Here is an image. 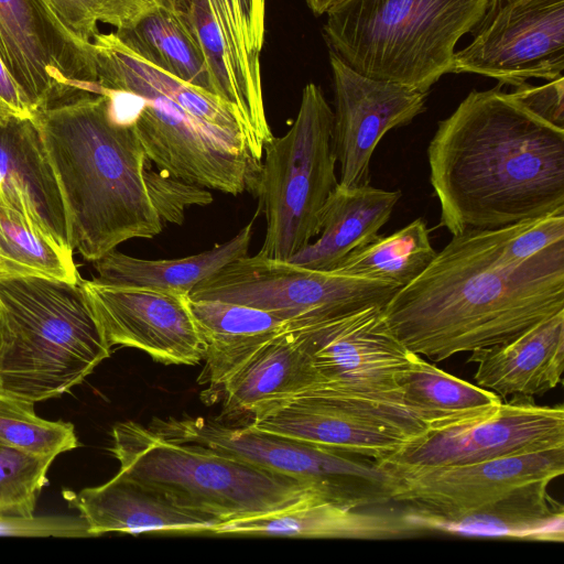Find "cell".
Instances as JSON below:
<instances>
[{"instance_id":"cell-2","label":"cell","mask_w":564,"mask_h":564,"mask_svg":"<svg viewBox=\"0 0 564 564\" xmlns=\"http://www.w3.org/2000/svg\"><path fill=\"white\" fill-rule=\"evenodd\" d=\"M564 311V240L517 267L501 264L487 230L453 236L382 307L410 351L438 362L506 344Z\"/></svg>"},{"instance_id":"cell-11","label":"cell","mask_w":564,"mask_h":564,"mask_svg":"<svg viewBox=\"0 0 564 564\" xmlns=\"http://www.w3.org/2000/svg\"><path fill=\"white\" fill-rule=\"evenodd\" d=\"M399 289L389 282L308 269L257 253L226 264L188 296L264 310L296 329L369 306L383 307Z\"/></svg>"},{"instance_id":"cell-32","label":"cell","mask_w":564,"mask_h":564,"mask_svg":"<svg viewBox=\"0 0 564 564\" xmlns=\"http://www.w3.org/2000/svg\"><path fill=\"white\" fill-rule=\"evenodd\" d=\"M436 254L425 220L417 218L390 236L378 235L346 256L332 271L389 282L401 289L416 279Z\"/></svg>"},{"instance_id":"cell-26","label":"cell","mask_w":564,"mask_h":564,"mask_svg":"<svg viewBox=\"0 0 564 564\" xmlns=\"http://www.w3.org/2000/svg\"><path fill=\"white\" fill-rule=\"evenodd\" d=\"M191 310L204 347L199 382L210 392L247 362L261 347L291 329L280 316L243 304L218 300L193 301Z\"/></svg>"},{"instance_id":"cell-3","label":"cell","mask_w":564,"mask_h":564,"mask_svg":"<svg viewBox=\"0 0 564 564\" xmlns=\"http://www.w3.org/2000/svg\"><path fill=\"white\" fill-rule=\"evenodd\" d=\"M33 121L62 193L73 250L94 262L127 240L162 231L144 181L150 160L108 91L51 104Z\"/></svg>"},{"instance_id":"cell-5","label":"cell","mask_w":564,"mask_h":564,"mask_svg":"<svg viewBox=\"0 0 564 564\" xmlns=\"http://www.w3.org/2000/svg\"><path fill=\"white\" fill-rule=\"evenodd\" d=\"M110 348L80 281L0 279V391L33 403L59 397Z\"/></svg>"},{"instance_id":"cell-10","label":"cell","mask_w":564,"mask_h":564,"mask_svg":"<svg viewBox=\"0 0 564 564\" xmlns=\"http://www.w3.org/2000/svg\"><path fill=\"white\" fill-rule=\"evenodd\" d=\"M162 436L193 444L295 478L326 501L362 508L393 501L397 478L377 460L347 454L253 426L231 427L203 417H155Z\"/></svg>"},{"instance_id":"cell-20","label":"cell","mask_w":564,"mask_h":564,"mask_svg":"<svg viewBox=\"0 0 564 564\" xmlns=\"http://www.w3.org/2000/svg\"><path fill=\"white\" fill-rule=\"evenodd\" d=\"M68 501L79 511L90 536L109 532L209 534L221 523L214 516L177 506L120 471L100 486L69 492Z\"/></svg>"},{"instance_id":"cell-39","label":"cell","mask_w":564,"mask_h":564,"mask_svg":"<svg viewBox=\"0 0 564 564\" xmlns=\"http://www.w3.org/2000/svg\"><path fill=\"white\" fill-rule=\"evenodd\" d=\"M36 109L0 59V123L33 119Z\"/></svg>"},{"instance_id":"cell-40","label":"cell","mask_w":564,"mask_h":564,"mask_svg":"<svg viewBox=\"0 0 564 564\" xmlns=\"http://www.w3.org/2000/svg\"><path fill=\"white\" fill-rule=\"evenodd\" d=\"M166 1H175V0H166Z\"/></svg>"},{"instance_id":"cell-23","label":"cell","mask_w":564,"mask_h":564,"mask_svg":"<svg viewBox=\"0 0 564 564\" xmlns=\"http://www.w3.org/2000/svg\"><path fill=\"white\" fill-rule=\"evenodd\" d=\"M477 386L508 395H542L562 382L564 311L535 324L514 339L471 351Z\"/></svg>"},{"instance_id":"cell-8","label":"cell","mask_w":564,"mask_h":564,"mask_svg":"<svg viewBox=\"0 0 564 564\" xmlns=\"http://www.w3.org/2000/svg\"><path fill=\"white\" fill-rule=\"evenodd\" d=\"M294 330L307 354L313 381L303 395L372 417L411 438L427 430L405 405L398 386L412 351L390 332L381 306Z\"/></svg>"},{"instance_id":"cell-12","label":"cell","mask_w":564,"mask_h":564,"mask_svg":"<svg viewBox=\"0 0 564 564\" xmlns=\"http://www.w3.org/2000/svg\"><path fill=\"white\" fill-rule=\"evenodd\" d=\"M0 59L36 111L101 93L91 42L74 35L47 0H0Z\"/></svg>"},{"instance_id":"cell-7","label":"cell","mask_w":564,"mask_h":564,"mask_svg":"<svg viewBox=\"0 0 564 564\" xmlns=\"http://www.w3.org/2000/svg\"><path fill=\"white\" fill-rule=\"evenodd\" d=\"M111 436L110 451L121 474L180 507L214 516L221 522L321 498L295 478L169 440L133 421L117 423Z\"/></svg>"},{"instance_id":"cell-22","label":"cell","mask_w":564,"mask_h":564,"mask_svg":"<svg viewBox=\"0 0 564 564\" xmlns=\"http://www.w3.org/2000/svg\"><path fill=\"white\" fill-rule=\"evenodd\" d=\"M0 195L73 251L62 193L33 119L0 123Z\"/></svg>"},{"instance_id":"cell-25","label":"cell","mask_w":564,"mask_h":564,"mask_svg":"<svg viewBox=\"0 0 564 564\" xmlns=\"http://www.w3.org/2000/svg\"><path fill=\"white\" fill-rule=\"evenodd\" d=\"M312 383L307 354L296 332L290 329L267 343L213 391L221 395L225 412L254 419L307 393Z\"/></svg>"},{"instance_id":"cell-16","label":"cell","mask_w":564,"mask_h":564,"mask_svg":"<svg viewBox=\"0 0 564 564\" xmlns=\"http://www.w3.org/2000/svg\"><path fill=\"white\" fill-rule=\"evenodd\" d=\"M110 346L132 347L164 365L203 361V341L189 296L144 288L80 280Z\"/></svg>"},{"instance_id":"cell-1","label":"cell","mask_w":564,"mask_h":564,"mask_svg":"<svg viewBox=\"0 0 564 564\" xmlns=\"http://www.w3.org/2000/svg\"><path fill=\"white\" fill-rule=\"evenodd\" d=\"M427 161L452 236L564 213V129L498 87L471 90L438 122Z\"/></svg>"},{"instance_id":"cell-24","label":"cell","mask_w":564,"mask_h":564,"mask_svg":"<svg viewBox=\"0 0 564 564\" xmlns=\"http://www.w3.org/2000/svg\"><path fill=\"white\" fill-rule=\"evenodd\" d=\"M209 534L361 540L420 535L403 514L358 511L318 497L280 511L218 523Z\"/></svg>"},{"instance_id":"cell-33","label":"cell","mask_w":564,"mask_h":564,"mask_svg":"<svg viewBox=\"0 0 564 564\" xmlns=\"http://www.w3.org/2000/svg\"><path fill=\"white\" fill-rule=\"evenodd\" d=\"M0 445L56 458L76 448L78 438L72 423L42 419L33 402L0 391Z\"/></svg>"},{"instance_id":"cell-30","label":"cell","mask_w":564,"mask_h":564,"mask_svg":"<svg viewBox=\"0 0 564 564\" xmlns=\"http://www.w3.org/2000/svg\"><path fill=\"white\" fill-rule=\"evenodd\" d=\"M398 386L405 405L427 429L475 419L501 402L496 393L447 373L414 352Z\"/></svg>"},{"instance_id":"cell-19","label":"cell","mask_w":564,"mask_h":564,"mask_svg":"<svg viewBox=\"0 0 564 564\" xmlns=\"http://www.w3.org/2000/svg\"><path fill=\"white\" fill-rule=\"evenodd\" d=\"M549 484L530 482L469 510L433 511L409 506L402 514L420 534L563 542L564 509L549 495Z\"/></svg>"},{"instance_id":"cell-38","label":"cell","mask_w":564,"mask_h":564,"mask_svg":"<svg viewBox=\"0 0 564 564\" xmlns=\"http://www.w3.org/2000/svg\"><path fill=\"white\" fill-rule=\"evenodd\" d=\"M528 109L545 121L564 129V77L534 86L522 83L511 91Z\"/></svg>"},{"instance_id":"cell-29","label":"cell","mask_w":564,"mask_h":564,"mask_svg":"<svg viewBox=\"0 0 564 564\" xmlns=\"http://www.w3.org/2000/svg\"><path fill=\"white\" fill-rule=\"evenodd\" d=\"M113 32L147 62L215 94L204 51L184 12L159 4L132 26Z\"/></svg>"},{"instance_id":"cell-31","label":"cell","mask_w":564,"mask_h":564,"mask_svg":"<svg viewBox=\"0 0 564 564\" xmlns=\"http://www.w3.org/2000/svg\"><path fill=\"white\" fill-rule=\"evenodd\" d=\"M0 258L8 278L40 276L80 281L73 251L0 195Z\"/></svg>"},{"instance_id":"cell-18","label":"cell","mask_w":564,"mask_h":564,"mask_svg":"<svg viewBox=\"0 0 564 564\" xmlns=\"http://www.w3.org/2000/svg\"><path fill=\"white\" fill-rule=\"evenodd\" d=\"M389 471L397 478L393 501L433 511H463L530 482H551L564 473V446L469 464Z\"/></svg>"},{"instance_id":"cell-13","label":"cell","mask_w":564,"mask_h":564,"mask_svg":"<svg viewBox=\"0 0 564 564\" xmlns=\"http://www.w3.org/2000/svg\"><path fill=\"white\" fill-rule=\"evenodd\" d=\"M470 34V43L455 52L454 74L513 87L563 76L564 0H490Z\"/></svg>"},{"instance_id":"cell-4","label":"cell","mask_w":564,"mask_h":564,"mask_svg":"<svg viewBox=\"0 0 564 564\" xmlns=\"http://www.w3.org/2000/svg\"><path fill=\"white\" fill-rule=\"evenodd\" d=\"M91 46L100 90L140 97L132 123L161 172L235 196L256 193L261 162L231 104L147 62L113 31Z\"/></svg>"},{"instance_id":"cell-35","label":"cell","mask_w":564,"mask_h":564,"mask_svg":"<svg viewBox=\"0 0 564 564\" xmlns=\"http://www.w3.org/2000/svg\"><path fill=\"white\" fill-rule=\"evenodd\" d=\"M62 23L78 39L91 42L104 23L116 30L132 26L161 4L159 0H47Z\"/></svg>"},{"instance_id":"cell-28","label":"cell","mask_w":564,"mask_h":564,"mask_svg":"<svg viewBox=\"0 0 564 564\" xmlns=\"http://www.w3.org/2000/svg\"><path fill=\"white\" fill-rule=\"evenodd\" d=\"M254 218L224 245L173 260H144L115 250L94 261L100 283L144 288L188 295L203 280L247 256Z\"/></svg>"},{"instance_id":"cell-36","label":"cell","mask_w":564,"mask_h":564,"mask_svg":"<svg viewBox=\"0 0 564 564\" xmlns=\"http://www.w3.org/2000/svg\"><path fill=\"white\" fill-rule=\"evenodd\" d=\"M487 235L499 262L506 267H517L564 240V213L487 229Z\"/></svg>"},{"instance_id":"cell-21","label":"cell","mask_w":564,"mask_h":564,"mask_svg":"<svg viewBox=\"0 0 564 564\" xmlns=\"http://www.w3.org/2000/svg\"><path fill=\"white\" fill-rule=\"evenodd\" d=\"M250 425L375 460L394 453L411 438L378 420L311 395L284 402L252 419Z\"/></svg>"},{"instance_id":"cell-9","label":"cell","mask_w":564,"mask_h":564,"mask_svg":"<svg viewBox=\"0 0 564 564\" xmlns=\"http://www.w3.org/2000/svg\"><path fill=\"white\" fill-rule=\"evenodd\" d=\"M333 122L321 87L308 83L290 130L263 145L256 193L267 229L259 254L288 260L321 232L324 206L338 183Z\"/></svg>"},{"instance_id":"cell-14","label":"cell","mask_w":564,"mask_h":564,"mask_svg":"<svg viewBox=\"0 0 564 564\" xmlns=\"http://www.w3.org/2000/svg\"><path fill=\"white\" fill-rule=\"evenodd\" d=\"M512 397L484 415L427 429L377 462L397 471L469 464L564 446L563 405H538L533 397Z\"/></svg>"},{"instance_id":"cell-27","label":"cell","mask_w":564,"mask_h":564,"mask_svg":"<svg viewBox=\"0 0 564 564\" xmlns=\"http://www.w3.org/2000/svg\"><path fill=\"white\" fill-rule=\"evenodd\" d=\"M399 191L369 184L336 185L322 214L321 237L288 261L314 270L332 271L346 256L371 242L389 220L399 202Z\"/></svg>"},{"instance_id":"cell-15","label":"cell","mask_w":564,"mask_h":564,"mask_svg":"<svg viewBox=\"0 0 564 564\" xmlns=\"http://www.w3.org/2000/svg\"><path fill=\"white\" fill-rule=\"evenodd\" d=\"M265 7L267 0H188L185 13L209 68L227 64L234 105L256 150L273 137L261 77Z\"/></svg>"},{"instance_id":"cell-37","label":"cell","mask_w":564,"mask_h":564,"mask_svg":"<svg viewBox=\"0 0 564 564\" xmlns=\"http://www.w3.org/2000/svg\"><path fill=\"white\" fill-rule=\"evenodd\" d=\"M144 181L150 200L162 220L182 225L187 207L206 206L214 199L205 187L182 181L165 172L145 169Z\"/></svg>"},{"instance_id":"cell-6","label":"cell","mask_w":564,"mask_h":564,"mask_svg":"<svg viewBox=\"0 0 564 564\" xmlns=\"http://www.w3.org/2000/svg\"><path fill=\"white\" fill-rule=\"evenodd\" d=\"M490 0H341L325 14L329 52L356 72L429 94Z\"/></svg>"},{"instance_id":"cell-17","label":"cell","mask_w":564,"mask_h":564,"mask_svg":"<svg viewBox=\"0 0 564 564\" xmlns=\"http://www.w3.org/2000/svg\"><path fill=\"white\" fill-rule=\"evenodd\" d=\"M335 111L333 150L338 185L369 184L370 161L382 137L424 112L429 94L362 75L329 52Z\"/></svg>"},{"instance_id":"cell-34","label":"cell","mask_w":564,"mask_h":564,"mask_svg":"<svg viewBox=\"0 0 564 564\" xmlns=\"http://www.w3.org/2000/svg\"><path fill=\"white\" fill-rule=\"evenodd\" d=\"M54 459L0 445V523L33 520Z\"/></svg>"}]
</instances>
